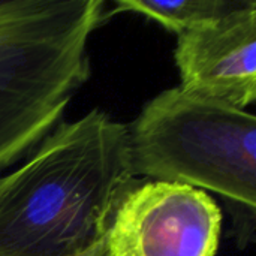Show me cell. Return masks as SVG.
Wrapping results in <instances>:
<instances>
[{
    "label": "cell",
    "mask_w": 256,
    "mask_h": 256,
    "mask_svg": "<svg viewBox=\"0 0 256 256\" xmlns=\"http://www.w3.org/2000/svg\"><path fill=\"white\" fill-rule=\"evenodd\" d=\"M243 0H180V2H140L116 0L114 12H132L159 22L177 36L218 20L237 9Z\"/></svg>",
    "instance_id": "obj_6"
},
{
    "label": "cell",
    "mask_w": 256,
    "mask_h": 256,
    "mask_svg": "<svg viewBox=\"0 0 256 256\" xmlns=\"http://www.w3.org/2000/svg\"><path fill=\"white\" fill-rule=\"evenodd\" d=\"M104 0H0V171L32 152L90 76Z\"/></svg>",
    "instance_id": "obj_2"
},
{
    "label": "cell",
    "mask_w": 256,
    "mask_h": 256,
    "mask_svg": "<svg viewBox=\"0 0 256 256\" xmlns=\"http://www.w3.org/2000/svg\"><path fill=\"white\" fill-rule=\"evenodd\" d=\"M134 176L222 195L255 218L256 117L174 87L129 126Z\"/></svg>",
    "instance_id": "obj_3"
},
{
    "label": "cell",
    "mask_w": 256,
    "mask_h": 256,
    "mask_svg": "<svg viewBox=\"0 0 256 256\" xmlns=\"http://www.w3.org/2000/svg\"><path fill=\"white\" fill-rule=\"evenodd\" d=\"M222 212L204 190L168 182L130 188L117 206L104 256H216Z\"/></svg>",
    "instance_id": "obj_4"
},
{
    "label": "cell",
    "mask_w": 256,
    "mask_h": 256,
    "mask_svg": "<svg viewBox=\"0 0 256 256\" xmlns=\"http://www.w3.org/2000/svg\"><path fill=\"white\" fill-rule=\"evenodd\" d=\"M134 177L128 124L98 108L58 124L0 178V256H104Z\"/></svg>",
    "instance_id": "obj_1"
},
{
    "label": "cell",
    "mask_w": 256,
    "mask_h": 256,
    "mask_svg": "<svg viewBox=\"0 0 256 256\" xmlns=\"http://www.w3.org/2000/svg\"><path fill=\"white\" fill-rule=\"evenodd\" d=\"M182 88L244 110L256 99V2L194 27L174 51Z\"/></svg>",
    "instance_id": "obj_5"
}]
</instances>
